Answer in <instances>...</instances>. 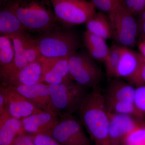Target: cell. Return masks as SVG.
I'll list each match as a JSON object with an SVG mask.
<instances>
[{
    "instance_id": "6da1fadb",
    "label": "cell",
    "mask_w": 145,
    "mask_h": 145,
    "mask_svg": "<svg viewBox=\"0 0 145 145\" xmlns=\"http://www.w3.org/2000/svg\"><path fill=\"white\" fill-rule=\"evenodd\" d=\"M77 114L96 145H110L108 139V112L103 92L99 85L87 92Z\"/></svg>"
},
{
    "instance_id": "7a4b0ae2",
    "label": "cell",
    "mask_w": 145,
    "mask_h": 145,
    "mask_svg": "<svg viewBox=\"0 0 145 145\" xmlns=\"http://www.w3.org/2000/svg\"><path fill=\"white\" fill-rule=\"evenodd\" d=\"M7 6L25 28L52 30L56 17L50 0H12Z\"/></svg>"
},
{
    "instance_id": "3957f363",
    "label": "cell",
    "mask_w": 145,
    "mask_h": 145,
    "mask_svg": "<svg viewBox=\"0 0 145 145\" xmlns=\"http://www.w3.org/2000/svg\"><path fill=\"white\" fill-rule=\"evenodd\" d=\"M35 42L42 58L45 59L69 57L80 46L77 35L70 31L50 30Z\"/></svg>"
},
{
    "instance_id": "277c9868",
    "label": "cell",
    "mask_w": 145,
    "mask_h": 145,
    "mask_svg": "<svg viewBox=\"0 0 145 145\" xmlns=\"http://www.w3.org/2000/svg\"><path fill=\"white\" fill-rule=\"evenodd\" d=\"M108 15L115 41L129 48L135 46L139 35L137 18L125 7L122 0Z\"/></svg>"
},
{
    "instance_id": "5b68a950",
    "label": "cell",
    "mask_w": 145,
    "mask_h": 145,
    "mask_svg": "<svg viewBox=\"0 0 145 145\" xmlns=\"http://www.w3.org/2000/svg\"><path fill=\"white\" fill-rule=\"evenodd\" d=\"M48 86L52 104L61 117L63 114L78 113L87 93L86 88L72 81Z\"/></svg>"
},
{
    "instance_id": "8992f818",
    "label": "cell",
    "mask_w": 145,
    "mask_h": 145,
    "mask_svg": "<svg viewBox=\"0 0 145 145\" xmlns=\"http://www.w3.org/2000/svg\"><path fill=\"white\" fill-rule=\"evenodd\" d=\"M68 67L71 80L79 85L91 89L99 85L102 71L89 55L75 52L69 57Z\"/></svg>"
},
{
    "instance_id": "52a82bcc",
    "label": "cell",
    "mask_w": 145,
    "mask_h": 145,
    "mask_svg": "<svg viewBox=\"0 0 145 145\" xmlns=\"http://www.w3.org/2000/svg\"><path fill=\"white\" fill-rule=\"evenodd\" d=\"M55 17L70 25L86 23L96 13L95 7L87 0H50Z\"/></svg>"
},
{
    "instance_id": "ba28073f",
    "label": "cell",
    "mask_w": 145,
    "mask_h": 145,
    "mask_svg": "<svg viewBox=\"0 0 145 145\" xmlns=\"http://www.w3.org/2000/svg\"><path fill=\"white\" fill-rule=\"evenodd\" d=\"M48 135L63 145H92L80 121L73 114H63L60 117Z\"/></svg>"
},
{
    "instance_id": "9c48e42d",
    "label": "cell",
    "mask_w": 145,
    "mask_h": 145,
    "mask_svg": "<svg viewBox=\"0 0 145 145\" xmlns=\"http://www.w3.org/2000/svg\"><path fill=\"white\" fill-rule=\"evenodd\" d=\"M108 139L110 145L123 144L125 137L130 133L145 125L143 119L130 115L108 112Z\"/></svg>"
},
{
    "instance_id": "30bf717a",
    "label": "cell",
    "mask_w": 145,
    "mask_h": 145,
    "mask_svg": "<svg viewBox=\"0 0 145 145\" xmlns=\"http://www.w3.org/2000/svg\"><path fill=\"white\" fill-rule=\"evenodd\" d=\"M11 86L37 108L61 117L52 104L48 85L40 83L31 85Z\"/></svg>"
},
{
    "instance_id": "8fae6325",
    "label": "cell",
    "mask_w": 145,
    "mask_h": 145,
    "mask_svg": "<svg viewBox=\"0 0 145 145\" xmlns=\"http://www.w3.org/2000/svg\"><path fill=\"white\" fill-rule=\"evenodd\" d=\"M2 87L5 99L6 111L10 117L21 120L44 112L36 108L11 86Z\"/></svg>"
},
{
    "instance_id": "7c38bea8",
    "label": "cell",
    "mask_w": 145,
    "mask_h": 145,
    "mask_svg": "<svg viewBox=\"0 0 145 145\" xmlns=\"http://www.w3.org/2000/svg\"><path fill=\"white\" fill-rule=\"evenodd\" d=\"M69 57L42 58L43 82L48 85L64 84L71 81L68 67Z\"/></svg>"
},
{
    "instance_id": "4fadbf2b",
    "label": "cell",
    "mask_w": 145,
    "mask_h": 145,
    "mask_svg": "<svg viewBox=\"0 0 145 145\" xmlns=\"http://www.w3.org/2000/svg\"><path fill=\"white\" fill-rule=\"evenodd\" d=\"M59 117L45 112L30 115L21 120L24 132L32 135L49 134Z\"/></svg>"
},
{
    "instance_id": "5bb4252c",
    "label": "cell",
    "mask_w": 145,
    "mask_h": 145,
    "mask_svg": "<svg viewBox=\"0 0 145 145\" xmlns=\"http://www.w3.org/2000/svg\"><path fill=\"white\" fill-rule=\"evenodd\" d=\"M22 33L8 36L12 41L15 54L10 63L0 67V79L6 84L11 77L29 63L23 48Z\"/></svg>"
},
{
    "instance_id": "9a60e30c",
    "label": "cell",
    "mask_w": 145,
    "mask_h": 145,
    "mask_svg": "<svg viewBox=\"0 0 145 145\" xmlns=\"http://www.w3.org/2000/svg\"><path fill=\"white\" fill-rule=\"evenodd\" d=\"M135 90L133 86L119 78L113 79L103 93L106 107L118 102H134Z\"/></svg>"
},
{
    "instance_id": "2e32d148",
    "label": "cell",
    "mask_w": 145,
    "mask_h": 145,
    "mask_svg": "<svg viewBox=\"0 0 145 145\" xmlns=\"http://www.w3.org/2000/svg\"><path fill=\"white\" fill-rule=\"evenodd\" d=\"M41 59L28 64L8 80L7 86L31 85L43 83Z\"/></svg>"
},
{
    "instance_id": "e0dca14e",
    "label": "cell",
    "mask_w": 145,
    "mask_h": 145,
    "mask_svg": "<svg viewBox=\"0 0 145 145\" xmlns=\"http://www.w3.org/2000/svg\"><path fill=\"white\" fill-rule=\"evenodd\" d=\"M144 59L140 53L123 46L115 78L128 80L137 71Z\"/></svg>"
},
{
    "instance_id": "ac0fdd59",
    "label": "cell",
    "mask_w": 145,
    "mask_h": 145,
    "mask_svg": "<svg viewBox=\"0 0 145 145\" xmlns=\"http://www.w3.org/2000/svg\"><path fill=\"white\" fill-rule=\"evenodd\" d=\"M24 133L21 120L10 117L5 110L0 117V145H12Z\"/></svg>"
},
{
    "instance_id": "d6986e66",
    "label": "cell",
    "mask_w": 145,
    "mask_h": 145,
    "mask_svg": "<svg viewBox=\"0 0 145 145\" xmlns=\"http://www.w3.org/2000/svg\"><path fill=\"white\" fill-rule=\"evenodd\" d=\"M86 23L87 31L104 40L110 39L113 35L109 18L103 12L96 13Z\"/></svg>"
},
{
    "instance_id": "ffe728a7",
    "label": "cell",
    "mask_w": 145,
    "mask_h": 145,
    "mask_svg": "<svg viewBox=\"0 0 145 145\" xmlns=\"http://www.w3.org/2000/svg\"><path fill=\"white\" fill-rule=\"evenodd\" d=\"M83 40L89 55L94 59L104 62L109 49L106 40L87 30L84 33Z\"/></svg>"
},
{
    "instance_id": "44dd1931",
    "label": "cell",
    "mask_w": 145,
    "mask_h": 145,
    "mask_svg": "<svg viewBox=\"0 0 145 145\" xmlns=\"http://www.w3.org/2000/svg\"><path fill=\"white\" fill-rule=\"evenodd\" d=\"M24 29L7 6L0 9V34L8 36L23 33Z\"/></svg>"
},
{
    "instance_id": "7402d4cb",
    "label": "cell",
    "mask_w": 145,
    "mask_h": 145,
    "mask_svg": "<svg viewBox=\"0 0 145 145\" xmlns=\"http://www.w3.org/2000/svg\"><path fill=\"white\" fill-rule=\"evenodd\" d=\"M123 46L114 45L109 48L108 54L105 60V67L108 78H115L116 69L119 63Z\"/></svg>"
},
{
    "instance_id": "603a6c76",
    "label": "cell",
    "mask_w": 145,
    "mask_h": 145,
    "mask_svg": "<svg viewBox=\"0 0 145 145\" xmlns=\"http://www.w3.org/2000/svg\"><path fill=\"white\" fill-rule=\"evenodd\" d=\"M21 39L23 48L29 63L41 59L42 57L38 49L35 40L29 38L24 33L21 34Z\"/></svg>"
},
{
    "instance_id": "cb8c5ba5",
    "label": "cell",
    "mask_w": 145,
    "mask_h": 145,
    "mask_svg": "<svg viewBox=\"0 0 145 145\" xmlns=\"http://www.w3.org/2000/svg\"><path fill=\"white\" fill-rule=\"evenodd\" d=\"M124 145H145V125L136 128L127 135Z\"/></svg>"
},
{
    "instance_id": "d4e9b609",
    "label": "cell",
    "mask_w": 145,
    "mask_h": 145,
    "mask_svg": "<svg viewBox=\"0 0 145 145\" xmlns=\"http://www.w3.org/2000/svg\"><path fill=\"white\" fill-rule=\"evenodd\" d=\"M136 108L144 117L145 116V85L136 86L134 96Z\"/></svg>"
},
{
    "instance_id": "484cf974",
    "label": "cell",
    "mask_w": 145,
    "mask_h": 145,
    "mask_svg": "<svg viewBox=\"0 0 145 145\" xmlns=\"http://www.w3.org/2000/svg\"><path fill=\"white\" fill-rule=\"evenodd\" d=\"M121 0H90L95 8L109 14L114 9Z\"/></svg>"
},
{
    "instance_id": "4316f807",
    "label": "cell",
    "mask_w": 145,
    "mask_h": 145,
    "mask_svg": "<svg viewBox=\"0 0 145 145\" xmlns=\"http://www.w3.org/2000/svg\"><path fill=\"white\" fill-rule=\"evenodd\" d=\"M125 7L137 17L145 8V0H122Z\"/></svg>"
},
{
    "instance_id": "83f0119b",
    "label": "cell",
    "mask_w": 145,
    "mask_h": 145,
    "mask_svg": "<svg viewBox=\"0 0 145 145\" xmlns=\"http://www.w3.org/2000/svg\"><path fill=\"white\" fill-rule=\"evenodd\" d=\"M128 80L136 87L145 85V58L137 71Z\"/></svg>"
},
{
    "instance_id": "f1b7e54d",
    "label": "cell",
    "mask_w": 145,
    "mask_h": 145,
    "mask_svg": "<svg viewBox=\"0 0 145 145\" xmlns=\"http://www.w3.org/2000/svg\"><path fill=\"white\" fill-rule=\"evenodd\" d=\"M35 145H63L48 134L33 135Z\"/></svg>"
},
{
    "instance_id": "f546056e",
    "label": "cell",
    "mask_w": 145,
    "mask_h": 145,
    "mask_svg": "<svg viewBox=\"0 0 145 145\" xmlns=\"http://www.w3.org/2000/svg\"><path fill=\"white\" fill-rule=\"evenodd\" d=\"M15 54L13 45L12 46L0 50V67L10 63Z\"/></svg>"
},
{
    "instance_id": "4dcf8cb0",
    "label": "cell",
    "mask_w": 145,
    "mask_h": 145,
    "mask_svg": "<svg viewBox=\"0 0 145 145\" xmlns=\"http://www.w3.org/2000/svg\"><path fill=\"white\" fill-rule=\"evenodd\" d=\"M12 145H35L33 135L24 133L16 137Z\"/></svg>"
},
{
    "instance_id": "1f68e13d",
    "label": "cell",
    "mask_w": 145,
    "mask_h": 145,
    "mask_svg": "<svg viewBox=\"0 0 145 145\" xmlns=\"http://www.w3.org/2000/svg\"><path fill=\"white\" fill-rule=\"evenodd\" d=\"M12 46H13L12 41L8 36H0V50Z\"/></svg>"
},
{
    "instance_id": "d6a6232c",
    "label": "cell",
    "mask_w": 145,
    "mask_h": 145,
    "mask_svg": "<svg viewBox=\"0 0 145 145\" xmlns=\"http://www.w3.org/2000/svg\"><path fill=\"white\" fill-rule=\"evenodd\" d=\"M6 110L5 99L3 92L2 87H0V117Z\"/></svg>"
},
{
    "instance_id": "836d02e7",
    "label": "cell",
    "mask_w": 145,
    "mask_h": 145,
    "mask_svg": "<svg viewBox=\"0 0 145 145\" xmlns=\"http://www.w3.org/2000/svg\"><path fill=\"white\" fill-rule=\"evenodd\" d=\"M138 49L140 54L145 58V39L138 43Z\"/></svg>"
},
{
    "instance_id": "e575fe53",
    "label": "cell",
    "mask_w": 145,
    "mask_h": 145,
    "mask_svg": "<svg viewBox=\"0 0 145 145\" xmlns=\"http://www.w3.org/2000/svg\"><path fill=\"white\" fill-rule=\"evenodd\" d=\"M7 1V0H0V2H1L5 1Z\"/></svg>"
}]
</instances>
